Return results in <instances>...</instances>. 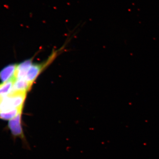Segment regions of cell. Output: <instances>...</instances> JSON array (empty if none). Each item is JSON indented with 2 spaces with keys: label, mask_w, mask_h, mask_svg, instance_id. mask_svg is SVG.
Here are the masks:
<instances>
[{
  "label": "cell",
  "mask_w": 159,
  "mask_h": 159,
  "mask_svg": "<svg viewBox=\"0 0 159 159\" xmlns=\"http://www.w3.org/2000/svg\"><path fill=\"white\" fill-rule=\"evenodd\" d=\"M26 93L11 92L5 96H0V112H5L15 109L22 108Z\"/></svg>",
  "instance_id": "obj_1"
},
{
  "label": "cell",
  "mask_w": 159,
  "mask_h": 159,
  "mask_svg": "<svg viewBox=\"0 0 159 159\" xmlns=\"http://www.w3.org/2000/svg\"><path fill=\"white\" fill-rule=\"evenodd\" d=\"M32 65L31 60H28L17 65L15 74L16 79L25 80V77Z\"/></svg>",
  "instance_id": "obj_2"
},
{
  "label": "cell",
  "mask_w": 159,
  "mask_h": 159,
  "mask_svg": "<svg viewBox=\"0 0 159 159\" xmlns=\"http://www.w3.org/2000/svg\"><path fill=\"white\" fill-rule=\"evenodd\" d=\"M17 66L16 64L9 65L2 70L0 72V79L3 83L14 77Z\"/></svg>",
  "instance_id": "obj_3"
},
{
  "label": "cell",
  "mask_w": 159,
  "mask_h": 159,
  "mask_svg": "<svg viewBox=\"0 0 159 159\" xmlns=\"http://www.w3.org/2000/svg\"><path fill=\"white\" fill-rule=\"evenodd\" d=\"M43 68V66L41 65H32L25 77V80L32 84L39 75L41 71L42 70Z\"/></svg>",
  "instance_id": "obj_4"
},
{
  "label": "cell",
  "mask_w": 159,
  "mask_h": 159,
  "mask_svg": "<svg viewBox=\"0 0 159 159\" xmlns=\"http://www.w3.org/2000/svg\"><path fill=\"white\" fill-rule=\"evenodd\" d=\"M32 84L25 80H16L11 92L27 93L31 89Z\"/></svg>",
  "instance_id": "obj_5"
},
{
  "label": "cell",
  "mask_w": 159,
  "mask_h": 159,
  "mask_svg": "<svg viewBox=\"0 0 159 159\" xmlns=\"http://www.w3.org/2000/svg\"><path fill=\"white\" fill-rule=\"evenodd\" d=\"M16 80L14 76L8 81L0 84V96H5L11 93Z\"/></svg>",
  "instance_id": "obj_6"
},
{
  "label": "cell",
  "mask_w": 159,
  "mask_h": 159,
  "mask_svg": "<svg viewBox=\"0 0 159 159\" xmlns=\"http://www.w3.org/2000/svg\"><path fill=\"white\" fill-rule=\"evenodd\" d=\"M22 110V108L15 109L9 111L0 112V118L5 120L13 119L18 114L21 113Z\"/></svg>",
  "instance_id": "obj_7"
}]
</instances>
